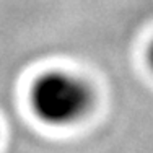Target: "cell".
<instances>
[{
	"label": "cell",
	"mask_w": 153,
	"mask_h": 153,
	"mask_svg": "<svg viewBox=\"0 0 153 153\" xmlns=\"http://www.w3.org/2000/svg\"><path fill=\"white\" fill-rule=\"evenodd\" d=\"M31 108L42 122L70 126L83 117L93 104V94L83 80L72 74L51 72L36 80Z\"/></svg>",
	"instance_id": "1"
},
{
	"label": "cell",
	"mask_w": 153,
	"mask_h": 153,
	"mask_svg": "<svg viewBox=\"0 0 153 153\" xmlns=\"http://www.w3.org/2000/svg\"><path fill=\"white\" fill-rule=\"evenodd\" d=\"M148 60H150V65H152V68H153V44L150 47V52H148Z\"/></svg>",
	"instance_id": "2"
}]
</instances>
